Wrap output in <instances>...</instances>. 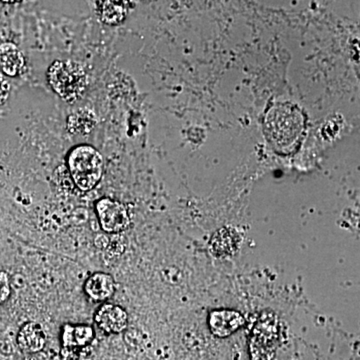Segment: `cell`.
Masks as SVG:
<instances>
[{
	"label": "cell",
	"instance_id": "6da1fadb",
	"mask_svg": "<svg viewBox=\"0 0 360 360\" xmlns=\"http://www.w3.org/2000/svg\"><path fill=\"white\" fill-rule=\"evenodd\" d=\"M265 125L269 141L278 148H288L302 134V111L291 104H281L269 111Z\"/></svg>",
	"mask_w": 360,
	"mask_h": 360
},
{
	"label": "cell",
	"instance_id": "7a4b0ae2",
	"mask_svg": "<svg viewBox=\"0 0 360 360\" xmlns=\"http://www.w3.org/2000/svg\"><path fill=\"white\" fill-rule=\"evenodd\" d=\"M49 84L66 103L77 101L87 87V75L84 68L70 60L52 63L47 72Z\"/></svg>",
	"mask_w": 360,
	"mask_h": 360
},
{
	"label": "cell",
	"instance_id": "3957f363",
	"mask_svg": "<svg viewBox=\"0 0 360 360\" xmlns=\"http://www.w3.org/2000/svg\"><path fill=\"white\" fill-rule=\"evenodd\" d=\"M68 167L78 188L89 191L94 188L103 177V158L92 146H77L68 156Z\"/></svg>",
	"mask_w": 360,
	"mask_h": 360
},
{
	"label": "cell",
	"instance_id": "277c9868",
	"mask_svg": "<svg viewBox=\"0 0 360 360\" xmlns=\"http://www.w3.org/2000/svg\"><path fill=\"white\" fill-rule=\"evenodd\" d=\"M278 340V319L272 312H262L251 331L250 340L251 360L274 359Z\"/></svg>",
	"mask_w": 360,
	"mask_h": 360
},
{
	"label": "cell",
	"instance_id": "5b68a950",
	"mask_svg": "<svg viewBox=\"0 0 360 360\" xmlns=\"http://www.w3.org/2000/svg\"><path fill=\"white\" fill-rule=\"evenodd\" d=\"M96 210L99 224L104 231L118 233L129 229V214L120 201L103 198L96 203Z\"/></svg>",
	"mask_w": 360,
	"mask_h": 360
},
{
	"label": "cell",
	"instance_id": "8992f818",
	"mask_svg": "<svg viewBox=\"0 0 360 360\" xmlns=\"http://www.w3.org/2000/svg\"><path fill=\"white\" fill-rule=\"evenodd\" d=\"M94 321L106 333H120L129 326V315L120 305L105 303L96 312Z\"/></svg>",
	"mask_w": 360,
	"mask_h": 360
},
{
	"label": "cell",
	"instance_id": "52a82bcc",
	"mask_svg": "<svg viewBox=\"0 0 360 360\" xmlns=\"http://www.w3.org/2000/svg\"><path fill=\"white\" fill-rule=\"evenodd\" d=\"M245 323V317L236 310H214L210 315L208 324L213 335L224 338L243 328Z\"/></svg>",
	"mask_w": 360,
	"mask_h": 360
},
{
	"label": "cell",
	"instance_id": "ba28073f",
	"mask_svg": "<svg viewBox=\"0 0 360 360\" xmlns=\"http://www.w3.org/2000/svg\"><path fill=\"white\" fill-rule=\"evenodd\" d=\"M84 290L94 302H105L115 293V279L110 274L96 272L87 279Z\"/></svg>",
	"mask_w": 360,
	"mask_h": 360
},
{
	"label": "cell",
	"instance_id": "9c48e42d",
	"mask_svg": "<svg viewBox=\"0 0 360 360\" xmlns=\"http://www.w3.org/2000/svg\"><path fill=\"white\" fill-rule=\"evenodd\" d=\"M25 66V58L18 47L11 42L0 44V68L8 77H16Z\"/></svg>",
	"mask_w": 360,
	"mask_h": 360
},
{
	"label": "cell",
	"instance_id": "30bf717a",
	"mask_svg": "<svg viewBox=\"0 0 360 360\" xmlns=\"http://www.w3.org/2000/svg\"><path fill=\"white\" fill-rule=\"evenodd\" d=\"M240 236L236 229L224 227L215 232L212 239V250L219 257H227L238 250Z\"/></svg>",
	"mask_w": 360,
	"mask_h": 360
},
{
	"label": "cell",
	"instance_id": "8fae6325",
	"mask_svg": "<svg viewBox=\"0 0 360 360\" xmlns=\"http://www.w3.org/2000/svg\"><path fill=\"white\" fill-rule=\"evenodd\" d=\"M129 11L127 2L124 1H98L97 13L103 23L108 25H117L125 20Z\"/></svg>",
	"mask_w": 360,
	"mask_h": 360
},
{
	"label": "cell",
	"instance_id": "7c38bea8",
	"mask_svg": "<svg viewBox=\"0 0 360 360\" xmlns=\"http://www.w3.org/2000/svg\"><path fill=\"white\" fill-rule=\"evenodd\" d=\"M94 338V328L87 324H66L63 328V345L68 347H85Z\"/></svg>",
	"mask_w": 360,
	"mask_h": 360
},
{
	"label": "cell",
	"instance_id": "4fadbf2b",
	"mask_svg": "<svg viewBox=\"0 0 360 360\" xmlns=\"http://www.w3.org/2000/svg\"><path fill=\"white\" fill-rule=\"evenodd\" d=\"M18 341L26 352H35L44 347L46 336L39 323L30 322L21 328Z\"/></svg>",
	"mask_w": 360,
	"mask_h": 360
},
{
	"label": "cell",
	"instance_id": "5bb4252c",
	"mask_svg": "<svg viewBox=\"0 0 360 360\" xmlns=\"http://www.w3.org/2000/svg\"><path fill=\"white\" fill-rule=\"evenodd\" d=\"M97 123V118L94 111L84 108L71 113L68 118V129L70 134L86 135L94 130Z\"/></svg>",
	"mask_w": 360,
	"mask_h": 360
},
{
	"label": "cell",
	"instance_id": "9a60e30c",
	"mask_svg": "<svg viewBox=\"0 0 360 360\" xmlns=\"http://www.w3.org/2000/svg\"><path fill=\"white\" fill-rule=\"evenodd\" d=\"M9 96V84L6 78L0 77V105L7 101Z\"/></svg>",
	"mask_w": 360,
	"mask_h": 360
},
{
	"label": "cell",
	"instance_id": "2e32d148",
	"mask_svg": "<svg viewBox=\"0 0 360 360\" xmlns=\"http://www.w3.org/2000/svg\"><path fill=\"white\" fill-rule=\"evenodd\" d=\"M9 295L8 281L6 276L0 277V300H6Z\"/></svg>",
	"mask_w": 360,
	"mask_h": 360
}]
</instances>
